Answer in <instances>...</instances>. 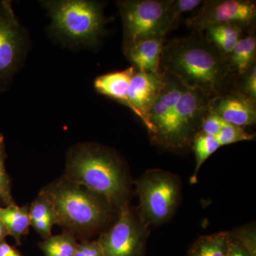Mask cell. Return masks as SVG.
Returning a JSON list of instances; mask_svg holds the SVG:
<instances>
[{
	"label": "cell",
	"mask_w": 256,
	"mask_h": 256,
	"mask_svg": "<svg viewBox=\"0 0 256 256\" xmlns=\"http://www.w3.org/2000/svg\"><path fill=\"white\" fill-rule=\"evenodd\" d=\"M188 88L220 96L229 70L228 60L205 37L176 38L163 46L160 69Z\"/></svg>",
	"instance_id": "cell-1"
},
{
	"label": "cell",
	"mask_w": 256,
	"mask_h": 256,
	"mask_svg": "<svg viewBox=\"0 0 256 256\" xmlns=\"http://www.w3.org/2000/svg\"><path fill=\"white\" fill-rule=\"evenodd\" d=\"M64 178L104 197L114 208L128 204L130 182L116 152L96 144H82L69 152Z\"/></svg>",
	"instance_id": "cell-2"
},
{
	"label": "cell",
	"mask_w": 256,
	"mask_h": 256,
	"mask_svg": "<svg viewBox=\"0 0 256 256\" xmlns=\"http://www.w3.org/2000/svg\"><path fill=\"white\" fill-rule=\"evenodd\" d=\"M58 218V225L76 236H88L109 223L114 208L104 197L65 178L44 188Z\"/></svg>",
	"instance_id": "cell-3"
},
{
	"label": "cell",
	"mask_w": 256,
	"mask_h": 256,
	"mask_svg": "<svg viewBox=\"0 0 256 256\" xmlns=\"http://www.w3.org/2000/svg\"><path fill=\"white\" fill-rule=\"evenodd\" d=\"M52 18V31L74 46H94L104 32L102 4L87 0L42 2Z\"/></svg>",
	"instance_id": "cell-4"
},
{
	"label": "cell",
	"mask_w": 256,
	"mask_h": 256,
	"mask_svg": "<svg viewBox=\"0 0 256 256\" xmlns=\"http://www.w3.org/2000/svg\"><path fill=\"white\" fill-rule=\"evenodd\" d=\"M136 193L141 220L148 227L161 225L173 216L180 204L181 182L169 172L148 170L136 182Z\"/></svg>",
	"instance_id": "cell-5"
},
{
	"label": "cell",
	"mask_w": 256,
	"mask_h": 256,
	"mask_svg": "<svg viewBox=\"0 0 256 256\" xmlns=\"http://www.w3.org/2000/svg\"><path fill=\"white\" fill-rule=\"evenodd\" d=\"M174 0H126L118 2L124 24V50L148 37L165 36Z\"/></svg>",
	"instance_id": "cell-6"
},
{
	"label": "cell",
	"mask_w": 256,
	"mask_h": 256,
	"mask_svg": "<svg viewBox=\"0 0 256 256\" xmlns=\"http://www.w3.org/2000/svg\"><path fill=\"white\" fill-rule=\"evenodd\" d=\"M183 88L178 80L164 74V85L150 111L152 141L162 148H184L176 124V106Z\"/></svg>",
	"instance_id": "cell-7"
},
{
	"label": "cell",
	"mask_w": 256,
	"mask_h": 256,
	"mask_svg": "<svg viewBox=\"0 0 256 256\" xmlns=\"http://www.w3.org/2000/svg\"><path fill=\"white\" fill-rule=\"evenodd\" d=\"M148 236V226L126 204L120 210L114 225L98 240L105 256H146Z\"/></svg>",
	"instance_id": "cell-8"
},
{
	"label": "cell",
	"mask_w": 256,
	"mask_h": 256,
	"mask_svg": "<svg viewBox=\"0 0 256 256\" xmlns=\"http://www.w3.org/2000/svg\"><path fill=\"white\" fill-rule=\"evenodd\" d=\"M256 14L255 2L247 0L204 1L196 15L188 21V26L196 32L204 31L210 26L233 24L242 28L250 26Z\"/></svg>",
	"instance_id": "cell-9"
},
{
	"label": "cell",
	"mask_w": 256,
	"mask_h": 256,
	"mask_svg": "<svg viewBox=\"0 0 256 256\" xmlns=\"http://www.w3.org/2000/svg\"><path fill=\"white\" fill-rule=\"evenodd\" d=\"M25 38L10 1H0V82L16 72L24 53Z\"/></svg>",
	"instance_id": "cell-10"
},
{
	"label": "cell",
	"mask_w": 256,
	"mask_h": 256,
	"mask_svg": "<svg viewBox=\"0 0 256 256\" xmlns=\"http://www.w3.org/2000/svg\"><path fill=\"white\" fill-rule=\"evenodd\" d=\"M214 98L205 92L184 86L176 106V124L184 148L191 144L200 132L202 120Z\"/></svg>",
	"instance_id": "cell-11"
},
{
	"label": "cell",
	"mask_w": 256,
	"mask_h": 256,
	"mask_svg": "<svg viewBox=\"0 0 256 256\" xmlns=\"http://www.w3.org/2000/svg\"><path fill=\"white\" fill-rule=\"evenodd\" d=\"M164 82V74L142 73L136 70L130 82L127 92L128 105L142 120L148 132L150 130L149 114Z\"/></svg>",
	"instance_id": "cell-12"
},
{
	"label": "cell",
	"mask_w": 256,
	"mask_h": 256,
	"mask_svg": "<svg viewBox=\"0 0 256 256\" xmlns=\"http://www.w3.org/2000/svg\"><path fill=\"white\" fill-rule=\"evenodd\" d=\"M255 102L244 94L234 92L215 98L210 108L225 122L244 128L256 124Z\"/></svg>",
	"instance_id": "cell-13"
},
{
	"label": "cell",
	"mask_w": 256,
	"mask_h": 256,
	"mask_svg": "<svg viewBox=\"0 0 256 256\" xmlns=\"http://www.w3.org/2000/svg\"><path fill=\"white\" fill-rule=\"evenodd\" d=\"M164 36L148 37L140 40L124 50L128 60L137 72L156 73L160 72V60Z\"/></svg>",
	"instance_id": "cell-14"
},
{
	"label": "cell",
	"mask_w": 256,
	"mask_h": 256,
	"mask_svg": "<svg viewBox=\"0 0 256 256\" xmlns=\"http://www.w3.org/2000/svg\"><path fill=\"white\" fill-rule=\"evenodd\" d=\"M136 72L134 67L99 76L94 82L96 92L127 106V92L130 82Z\"/></svg>",
	"instance_id": "cell-15"
},
{
	"label": "cell",
	"mask_w": 256,
	"mask_h": 256,
	"mask_svg": "<svg viewBox=\"0 0 256 256\" xmlns=\"http://www.w3.org/2000/svg\"><path fill=\"white\" fill-rule=\"evenodd\" d=\"M244 28L233 24L214 25L204 30L205 38L217 48L226 58L240 40Z\"/></svg>",
	"instance_id": "cell-16"
},
{
	"label": "cell",
	"mask_w": 256,
	"mask_h": 256,
	"mask_svg": "<svg viewBox=\"0 0 256 256\" xmlns=\"http://www.w3.org/2000/svg\"><path fill=\"white\" fill-rule=\"evenodd\" d=\"M0 218L9 235L15 239L16 244H20L22 238L28 233L31 226L28 206L20 207L14 204L0 207Z\"/></svg>",
	"instance_id": "cell-17"
},
{
	"label": "cell",
	"mask_w": 256,
	"mask_h": 256,
	"mask_svg": "<svg viewBox=\"0 0 256 256\" xmlns=\"http://www.w3.org/2000/svg\"><path fill=\"white\" fill-rule=\"evenodd\" d=\"M229 232L202 236L192 244L188 256H227Z\"/></svg>",
	"instance_id": "cell-18"
},
{
	"label": "cell",
	"mask_w": 256,
	"mask_h": 256,
	"mask_svg": "<svg viewBox=\"0 0 256 256\" xmlns=\"http://www.w3.org/2000/svg\"><path fill=\"white\" fill-rule=\"evenodd\" d=\"M256 38L254 35L240 38L235 48L228 56V68L238 74H244L255 62Z\"/></svg>",
	"instance_id": "cell-19"
},
{
	"label": "cell",
	"mask_w": 256,
	"mask_h": 256,
	"mask_svg": "<svg viewBox=\"0 0 256 256\" xmlns=\"http://www.w3.org/2000/svg\"><path fill=\"white\" fill-rule=\"evenodd\" d=\"M227 256H256V230L254 226L242 227L229 232Z\"/></svg>",
	"instance_id": "cell-20"
},
{
	"label": "cell",
	"mask_w": 256,
	"mask_h": 256,
	"mask_svg": "<svg viewBox=\"0 0 256 256\" xmlns=\"http://www.w3.org/2000/svg\"><path fill=\"white\" fill-rule=\"evenodd\" d=\"M78 244L76 236L65 230L45 239L40 246L45 256H74Z\"/></svg>",
	"instance_id": "cell-21"
},
{
	"label": "cell",
	"mask_w": 256,
	"mask_h": 256,
	"mask_svg": "<svg viewBox=\"0 0 256 256\" xmlns=\"http://www.w3.org/2000/svg\"><path fill=\"white\" fill-rule=\"evenodd\" d=\"M192 144L195 154L196 165L194 174L190 178V183L195 184L196 183L197 175L202 165L220 148V146L215 136H208L201 132L197 133Z\"/></svg>",
	"instance_id": "cell-22"
},
{
	"label": "cell",
	"mask_w": 256,
	"mask_h": 256,
	"mask_svg": "<svg viewBox=\"0 0 256 256\" xmlns=\"http://www.w3.org/2000/svg\"><path fill=\"white\" fill-rule=\"evenodd\" d=\"M215 137L220 146H222L244 141L252 140L255 136L248 132L244 128L226 122Z\"/></svg>",
	"instance_id": "cell-23"
},
{
	"label": "cell",
	"mask_w": 256,
	"mask_h": 256,
	"mask_svg": "<svg viewBox=\"0 0 256 256\" xmlns=\"http://www.w3.org/2000/svg\"><path fill=\"white\" fill-rule=\"evenodd\" d=\"M5 144L4 137L0 134V200L6 206L16 204L12 195L11 181L5 169Z\"/></svg>",
	"instance_id": "cell-24"
},
{
	"label": "cell",
	"mask_w": 256,
	"mask_h": 256,
	"mask_svg": "<svg viewBox=\"0 0 256 256\" xmlns=\"http://www.w3.org/2000/svg\"><path fill=\"white\" fill-rule=\"evenodd\" d=\"M202 0H178L174 1L172 5L170 14V30L173 28V25L178 21V18L184 13L191 12L196 9L200 5L203 4Z\"/></svg>",
	"instance_id": "cell-25"
},
{
	"label": "cell",
	"mask_w": 256,
	"mask_h": 256,
	"mask_svg": "<svg viewBox=\"0 0 256 256\" xmlns=\"http://www.w3.org/2000/svg\"><path fill=\"white\" fill-rule=\"evenodd\" d=\"M225 124L222 118L208 108L202 120L200 132L208 136H216Z\"/></svg>",
	"instance_id": "cell-26"
},
{
	"label": "cell",
	"mask_w": 256,
	"mask_h": 256,
	"mask_svg": "<svg viewBox=\"0 0 256 256\" xmlns=\"http://www.w3.org/2000/svg\"><path fill=\"white\" fill-rule=\"evenodd\" d=\"M55 224H58L57 215L44 217L41 220L32 222L31 226L37 233L42 236L44 238L46 239L52 236V228Z\"/></svg>",
	"instance_id": "cell-27"
},
{
	"label": "cell",
	"mask_w": 256,
	"mask_h": 256,
	"mask_svg": "<svg viewBox=\"0 0 256 256\" xmlns=\"http://www.w3.org/2000/svg\"><path fill=\"white\" fill-rule=\"evenodd\" d=\"M74 256H105L98 240H84L77 246Z\"/></svg>",
	"instance_id": "cell-28"
},
{
	"label": "cell",
	"mask_w": 256,
	"mask_h": 256,
	"mask_svg": "<svg viewBox=\"0 0 256 256\" xmlns=\"http://www.w3.org/2000/svg\"><path fill=\"white\" fill-rule=\"evenodd\" d=\"M242 89L244 95L249 98L256 101V66L254 63L250 68L246 72Z\"/></svg>",
	"instance_id": "cell-29"
},
{
	"label": "cell",
	"mask_w": 256,
	"mask_h": 256,
	"mask_svg": "<svg viewBox=\"0 0 256 256\" xmlns=\"http://www.w3.org/2000/svg\"><path fill=\"white\" fill-rule=\"evenodd\" d=\"M0 256H24L4 240L0 242Z\"/></svg>",
	"instance_id": "cell-30"
},
{
	"label": "cell",
	"mask_w": 256,
	"mask_h": 256,
	"mask_svg": "<svg viewBox=\"0 0 256 256\" xmlns=\"http://www.w3.org/2000/svg\"><path fill=\"white\" fill-rule=\"evenodd\" d=\"M6 236H9V234H8V230H6L4 223H3L2 220L0 218V242L4 240V238Z\"/></svg>",
	"instance_id": "cell-31"
}]
</instances>
